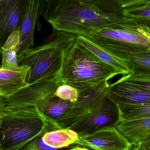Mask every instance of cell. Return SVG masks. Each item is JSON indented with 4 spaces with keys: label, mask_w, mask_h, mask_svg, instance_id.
Here are the masks:
<instances>
[{
    "label": "cell",
    "mask_w": 150,
    "mask_h": 150,
    "mask_svg": "<svg viewBox=\"0 0 150 150\" xmlns=\"http://www.w3.org/2000/svg\"><path fill=\"white\" fill-rule=\"evenodd\" d=\"M4 108H5V106L4 103L3 98L0 97V125H1V116L2 113ZM0 150H1V148H0Z\"/></svg>",
    "instance_id": "27"
},
{
    "label": "cell",
    "mask_w": 150,
    "mask_h": 150,
    "mask_svg": "<svg viewBox=\"0 0 150 150\" xmlns=\"http://www.w3.org/2000/svg\"><path fill=\"white\" fill-rule=\"evenodd\" d=\"M30 68L20 65L16 70L0 69V97L6 98L11 96L28 85L26 82Z\"/></svg>",
    "instance_id": "12"
},
{
    "label": "cell",
    "mask_w": 150,
    "mask_h": 150,
    "mask_svg": "<svg viewBox=\"0 0 150 150\" xmlns=\"http://www.w3.org/2000/svg\"><path fill=\"white\" fill-rule=\"evenodd\" d=\"M44 1H45V2H46L47 1V0H44Z\"/></svg>",
    "instance_id": "36"
},
{
    "label": "cell",
    "mask_w": 150,
    "mask_h": 150,
    "mask_svg": "<svg viewBox=\"0 0 150 150\" xmlns=\"http://www.w3.org/2000/svg\"><path fill=\"white\" fill-rule=\"evenodd\" d=\"M110 84L104 82L88 95L79 97L57 125L78 135L91 134L105 127H116L120 116L117 105L108 94Z\"/></svg>",
    "instance_id": "1"
},
{
    "label": "cell",
    "mask_w": 150,
    "mask_h": 150,
    "mask_svg": "<svg viewBox=\"0 0 150 150\" xmlns=\"http://www.w3.org/2000/svg\"><path fill=\"white\" fill-rule=\"evenodd\" d=\"M116 105L119 110L120 121L135 120L150 116V102Z\"/></svg>",
    "instance_id": "19"
},
{
    "label": "cell",
    "mask_w": 150,
    "mask_h": 150,
    "mask_svg": "<svg viewBox=\"0 0 150 150\" xmlns=\"http://www.w3.org/2000/svg\"><path fill=\"white\" fill-rule=\"evenodd\" d=\"M47 1H48V0H47V1L46 2V3L47 2Z\"/></svg>",
    "instance_id": "37"
},
{
    "label": "cell",
    "mask_w": 150,
    "mask_h": 150,
    "mask_svg": "<svg viewBox=\"0 0 150 150\" xmlns=\"http://www.w3.org/2000/svg\"><path fill=\"white\" fill-rule=\"evenodd\" d=\"M135 146L141 150H150V136Z\"/></svg>",
    "instance_id": "26"
},
{
    "label": "cell",
    "mask_w": 150,
    "mask_h": 150,
    "mask_svg": "<svg viewBox=\"0 0 150 150\" xmlns=\"http://www.w3.org/2000/svg\"><path fill=\"white\" fill-rule=\"evenodd\" d=\"M148 30H149V39L150 40V30L148 28Z\"/></svg>",
    "instance_id": "32"
},
{
    "label": "cell",
    "mask_w": 150,
    "mask_h": 150,
    "mask_svg": "<svg viewBox=\"0 0 150 150\" xmlns=\"http://www.w3.org/2000/svg\"><path fill=\"white\" fill-rule=\"evenodd\" d=\"M20 32V27H19L10 36L2 47V68L16 70L20 67L17 59Z\"/></svg>",
    "instance_id": "18"
},
{
    "label": "cell",
    "mask_w": 150,
    "mask_h": 150,
    "mask_svg": "<svg viewBox=\"0 0 150 150\" xmlns=\"http://www.w3.org/2000/svg\"><path fill=\"white\" fill-rule=\"evenodd\" d=\"M124 14L127 17L138 21L150 20V2L139 7L126 10L124 11Z\"/></svg>",
    "instance_id": "23"
},
{
    "label": "cell",
    "mask_w": 150,
    "mask_h": 150,
    "mask_svg": "<svg viewBox=\"0 0 150 150\" xmlns=\"http://www.w3.org/2000/svg\"><path fill=\"white\" fill-rule=\"evenodd\" d=\"M44 0H28L25 13L20 26L18 61L20 65L25 52L34 45L35 28L45 6Z\"/></svg>",
    "instance_id": "9"
},
{
    "label": "cell",
    "mask_w": 150,
    "mask_h": 150,
    "mask_svg": "<svg viewBox=\"0 0 150 150\" xmlns=\"http://www.w3.org/2000/svg\"><path fill=\"white\" fill-rule=\"evenodd\" d=\"M131 150H141L137 148L136 146H134L133 145V147H132V149H131Z\"/></svg>",
    "instance_id": "30"
},
{
    "label": "cell",
    "mask_w": 150,
    "mask_h": 150,
    "mask_svg": "<svg viewBox=\"0 0 150 150\" xmlns=\"http://www.w3.org/2000/svg\"><path fill=\"white\" fill-rule=\"evenodd\" d=\"M76 37L73 33L53 29L41 45L25 52L20 65L30 68L26 79L28 84L60 74Z\"/></svg>",
    "instance_id": "4"
},
{
    "label": "cell",
    "mask_w": 150,
    "mask_h": 150,
    "mask_svg": "<svg viewBox=\"0 0 150 150\" xmlns=\"http://www.w3.org/2000/svg\"><path fill=\"white\" fill-rule=\"evenodd\" d=\"M76 41L93 54L99 59L116 69L122 76L132 73L127 63L116 59L81 36H77Z\"/></svg>",
    "instance_id": "14"
},
{
    "label": "cell",
    "mask_w": 150,
    "mask_h": 150,
    "mask_svg": "<svg viewBox=\"0 0 150 150\" xmlns=\"http://www.w3.org/2000/svg\"></svg>",
    "instance_id": "38"
},
{
    "label": "cell",
    "mask_w": 150,
    "mask_h": 150,
    "mask_svg": "<svg viewBox=\"0 0 150 150\" xmlns=\"http://www.w3.org/2000/svg\"><path fill=\"white\" fill-rule=\"evenodd\" d=\"M108 97L115 105L150 102V88L119 79L110 84Z\"/></svg>",
    "instance_id": "11"
},
{
    "label": "cell",
    "mask_w": 150,
    "mask_h": 150,
    "mask_svg": "<svg viewBox=\"0 0 150 150\" xmlns=\"http://www.w3.org/2000/svg\"><path fill=\"white\" fill-rule=\"evenodd\" d=\"M73 104L54 95L46 100L38 109L45 117L57 124L69 112Z\"/></svg>",
    "instance_id": "17"
},
{
    "label": "cell",
    "mask_w": 150,
    "mask_h": 150,
    "mask_svg": "<svg viewBox=\"0 0 150 150\" xmlns=\"http://www.w3.org/2000/svg\"><path fill=\"white\" fill-rule=\"evenodd\" d=\"M138 21V20H137ZM141 24L144 25L150 30V20H141L138 21Z\"/></svg>",
    "instance_id": "28"
},
{
    "label": "cell",
    "mask_w": 150,
    "mask_h": 150,
    "mask_svg": "<svg viewBox=\"0 0 150 150\" xmlns=\"http://www.w3.org/2000/svg\"><path fill=\"white\" fill-rule=\"evenodd\" d=\"M62 84L64 83L60 74L28 84L11 96L3 98L5 108L29 107L38 108L54 95L57 88Z\"/></svg>",
    "instance_id": "7"
},
{
    "label": "cell",
    "mask_w": 150,
    "mask_h": 150,
    "mask_svg": "<svg viewBox=\"0 0 150 150\" xmlns=\"http://www.w3.org/2000/svg\"><path fill=\"white\" fill-rule=\"evenodd\" d=\"M54 95L62 100L73 103L76 101L79 97L76 89L65 84L62 85L57 88Z\"/></svg>",
    "instance_id": "22"
},
{
    "label": "cell",
    "mask_w": 150,
    "mask_h": 150,
    "mask_svg": "<svg viewBox=\"0 0 150 150\" xmlns=\"http://www.w3.org/2000/svg\"><path fill=\"white\" fill-rule=\"evenodd\" d=\"M75 144L93 150H131L133 146L113 127H105L90 134L79 135Z\"/></svg>",
    "instance_id": "8"
},
{
    "label": "cell",
    "mask_w": 150,
    "mask_h": 150,
    "mask_svg": "<svg viewBox=\"0 0 150 150\" xmlns=\"http://www.w3.org/2000/svg\"><path fill=\"white\" fill-rule=\"evenodd\" d=\"M120 75L116 69L76 42L69 52L61 71L64 84L77 90L79 97L91 93L104 82Z\"/></svg>",
    "instance_id": "3"
},
{
    "label": "cell",
    "mask_w": 150,
    "mask_h": 150,
    "mask_svg": "<svg viewBox=\"0 0 150 150\" xmlns=\"http://www.w3.org/2000/svg\"><path fill=\"white\" fill-rule=\"evenodd\" d=\"M46 119L47 120V123L45 129L37 136L16 150H71L77 146L76 144H73L68 148L58 149L52 148L45 144L43 139V136L45 133L51 129L59 127L55 122L48 120L47 118Z\"/></svg>",
    "instance_id": "20"
},
{
    "label": "cell",
    "mask_w": 150,
    "mask_h": 150,
    "mask_svg": "<svg viewBox=\"0 0 150 150\" xmlns=\"http://www.w3.org/2000/svg\"><path fill=\"white\" fill-rule=\"evenodd\" d=\"M77 146H78V145H77ZM76 147H75L74 148V149H73L71 150H74L75 148H76Z\"/></svg>",
    "instance_id": "35"
},
{
    "label": "cell",
    "mask_w": 150,
    "mask_h": 150,
    "mask_svg": "<svg viewBox=\"0 0 150 150\" xmlns=\"http://www.w3.org/2000/svg\"><path fill=\"white\" fill-rule=\"evenodd\" d=\"M64 0H48L45 4L42 16L47 20L54 14Z\"/></svg>",
    "instance_id": "25"
},
{
    "label": "cell",
    "mask_w": 150,
    "mask_h": 150,
    "mask_svg": "<svg viewBox=\"0 0 150 150\" xmlns=\"http://www.w3.org/2000/svg\"><path fill=\"white\" fill-rule=\"evenodd\" d=\"M78 137L79 135L72 129L56 127L47 130L43 136V139L48 146L61 149L75 144Z\"/></svg>",
    "instance_id": "15"
},
{
    "label": "cell",
    "mask_w": 150,
    "mask_h": 150,
    "mask_svg": "<svg viewBox=\"0 0 150 150\" xmlns=\"http://www.w3.org/2000/svg\"><path fill=\"white\" fill-rule=\"evenodd\" d=\"M118 131L135 146L150 136V116L132 120H120Z\"/></svg>",
    "instance_id": "13"
},
{
    "label": "cell",
    "mask_w": 150,
    "mask_h": 150,
    "mask_svg": "<svg viewBox=\"0 0 150 150\" xmlns=\"http://www.w3.org/2000/svg\"><path fill=\"white\" fill-rule=\"evenodd\" d=\"M6 0H0V6L6 1Z\"/></svg>",
    "instance_id": "31"
},
{
    "label": "cell",
    "mask_w": 150,
    "mask_h": 150,
    "mask_svg": "<svg viewBox=\"0 0 150 150\" xmlns=\"http://www.w3.org/2000/svg\"><path fill=\"white\" fill-rule=\"evenodd\" d=\"M82 37L127 63L134 54L150 50L148 28L129 17Z\"/></svg>",
    "instance_id": "2"
},
{
    "label": "cell",
    "mask_w": 150,
    "mask_h": 150,
    "mask_svg": "<svg viewBox=\"0 0 150 150\" xmlns=\"http://www.w3.org/2000/svg\"><path fill=\"white\" fill-rule=\"evenodd\" d=\"M28 0H6L0 6V49L9 37L20 27Z\"/></svg>",
    "instance_id": "10"
},
{
    "label": "cell",
    "mask_w": 150,
    "mask_h": 150,
    "mask_svg": "<svg viewBox=\"0 0 150 150\" xmlns=\"http://www.w3.org/2000/svg\"><path fill=\"white\" fill-rule=\"evenodd\" d=\"M127 17L108 14L95 4L82 0H64L56 12L46 20L53 29L83 36Z\"/></svg>",
    "instance_id": "5"
},
{
    "label": "cell",
    "mask_w": 150,
    "mask_h": 150,
    "mask_svg": "<svg viewBox=\"0 0 150 150\" xmlns=\"http://www.w3.org/2000/svg\"><path fill=\"white\" fill-rule=\"evenodd\" d=\"M127 63L132 73L138 72L150 74V50L134 54Z\"/></svg>",
    "instance_id": "21"
},
{
    "label": "cell",
    "mask_w": 150,
    "mask_h": 150,
    "mask_svg": "<svg viewBox=\"0 0 150 150\" xmlns=\"http://www.w3.org/2000/svg\"><path fill=\"white\" fill-rule=\"evenodd\" d=\"M120 79L127 82L150 88V74H149L132 72L122 76Z\"/></svg>",
    "instance_id": "24"
},
{
    "label": "cell",
    "mask_w": 150,
    "mask_h": 150,
    "mask_svg": "<svg viewBox=\"0 0 150 150\" xmlns=\"http://www.w3.org/2000/svg\"><path fill=\"white\" fill-rule=\"evenodd\" d=\"M74 150H93L89 148H86V147H82L80 146H77L75 148Z\"/></svg>",
    "instance_id": "29"
},
{
    "label": "cell",
    "mask_w": 150,
    "mask_h": 150,
    "mask_svg": "<svg viewBox=\"0 0 150 150\" xmlns=\"http://www.w3.org/2000/svg\"><path fill=\"white\" fill-rule=\"evenodd\" d=\"M46 118L33 107L4 108L1 116V150H16L40 134Z\"/></svg>",
    "instance_id": "6"
},
{
    "label": "cell",
    "mask_w": 150,
    "mask_h": 150,
    "mask_svg": "<svg viewBox=\"0 0 150 150\" xmlns=\"http://www.w3.org/2000/svg\"><path fill=\"white\" fill-rule=\"evenodd\" d=\"M2 68L1 65H0V69Z\"/></svg>",
    "instance_id": "34"
},
{
    "label": "cell",
    "mask_w": 150,
    "mask_h": 150,
    "mask_svg": "<svg viewBox=\"0 0 150 150\" xmlns=\"http://www.w3.org/2000/svg\"><path fill=\"white\" fill-rule=\"evenodd\" d=\"M95 4L102 11L110 14L125 16L124 11L150 2V0H82Z\"/></svg>",
    "instance_id": "16"
},
{
    "label": "cell",
    "mask_w": 150,
    "mask_h": 150,
    "mask_svg": "<svg viewBox=\"0 0 150 150\" xmlns=\"http://www.w3.org/2000/svg\"><path fill=\"white\" fill-rule=\"evenodd\" d=\"M2 51L0 49V54H1Z\"/></svg>",
    "instance_id": "33"
}]
</instances>
